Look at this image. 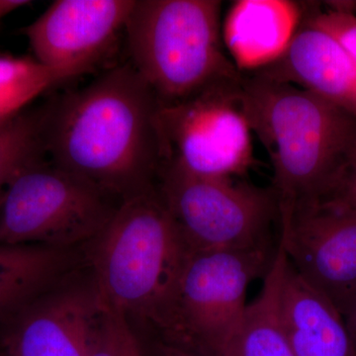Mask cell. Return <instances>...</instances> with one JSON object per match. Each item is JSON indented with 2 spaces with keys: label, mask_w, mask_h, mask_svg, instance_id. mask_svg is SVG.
Wrapping results in <instances>:
<instances>
[{
  "label": "cell",
  "mask_w": 356,
  "mask_h": 356,
  "mask_svg": "<svg viewBox=\"0 0 356 356\" xmlns=\"http://www.w3.org/2000/svg\"><path fill=\"white\" fill-rule=\"evenodd\" d=\"M311 91L356 116V64L330 33L304 17L280 58L250 72Z\"/></svg>",
  "instance_id": "cell-12"
},
{
  "label": "cell",
  "mask_w": 356,
  "mask_h": 356,
  "mask_svg": "<svg viewBox=\"0 0 356 356\" xmlns=\"http://www.w3.org/2000/svg\"><path fill=\"white\" fill-rule=\"evenodd\" d=\"M323 201H332L356 208V156L337 188Z\"/></svg>",
  "instance_id": "cell-21"
},
{
  "label": "cell",
  "mask_w": 356,
  "mask_h": 356,
  "mask_svg": "<svg viewBox=\"0 0 356 356\" xmlns=\"http://www.w3.org/2000/svg\"><path fill=\"white\" fill-rule=\"evenodd\" d=\"M159 356H210L193 348L163 341L159 344Z\"/></svg>",
  "instance_id": "cell-22"
},
{
  "label": "cell",
  "mask_w": 356,
  "mask_h": 356,
  "mask_svg": "<svg viewBox=\"0 0 356 356\" xmlns=\"http://www.w3.org/2000/svg\"><path fill=\"white\" fill-rule=\"evenodd\" d=\"M305 19L334 37L356 64V14L323 10L320 2H307Z\"/></svg>",
  "instance_id": "cell-20"
},
{
  "label": "cell",
  "mask_w": 356,
  "mask_h": 356,
  "mask_svg": "<svg viewBox=\"0 0 356 356\" xmlns=\"http://www.w3.org/2000/svg\"><path fill=\"white\" fill-rule=\"evenodd\" d=\"M127 356H145L140 348L139 341L132 331L128 336L127 341Z\"/></svg>",
  "instance_id": "cell-25"
},
{
  "label": "cell",
  "mask_w": 356,
  "mask_h": 356,
  "mask_svg": "<svg viewBox=\"0 0 356 356\" xmlns=\"http://www.w3.org/2000/svg\"><path fill=\"white\" fill-rule=\"evenodd\" d=\"M46 112V104L23 110L0 125V196L18 175L44 161Z\"/></svg>",
  "instance_id": "cell-17"
},
{
  "label": "cell",
  "mask_w": 356,
  "mask_h": 356,
  "mask_svg": "<svg viewBox=\"0 0 356 356\" xmlns=\"http://www.w3.org/2000/svg\"><path fill=\"white\" fill-rule=\"evenodd\" d=\"M69 250L39 245H0V323L10 322L43 296L70 266Z\"/></svg>",
  "instance_id": "cell-15"
},
{
  "label": "cell",
  "mask_w": 356,
  "mask_h": 356,
  "mask_svg": "<svg viewBox=\"0 0 356 356\" xmlns=\"http://www.w3.org/2000/svg\"><path fill=\"white\" fill-rule=\"evenodd\" d=\"M243 76L179 102L161 103L158 126L163 163L201 177L240 178L248 172L254 154L243 105Z\"/></svg>",
  "instance_id": "cell-8"
},
{
  "label": "cell",
  "mask_w": 356,
  "mask_h": 356,
  "mask_svg": "<svg viewBox=\"0 0 356 356\" xmlns=\"http://www.w3.org/2000/svg\"><path fill=\"white\" fill-rule=\"evenodd\" d=\"M287 264L284 241L280 236L261 292L248 305L233 356H294L283 330L280 312Z\"/></svg>",
  "instance_id": "cell-16"
},
{
  "label": "cell",
  "mask_w": 356,
  "mask_h": 356,
  "mask_svg": "<svg viewBox=\"0 0 356 356\" xmlns=\"http://www.w3.org/2000/svg\"><path fill=\"white\" fill-rule=\"evenodd\" d=\"M105 307L95 287L41 296L10 321L9 356H88Z\"/></svg>",
  "instance_id": "cell-11"
},
{
  "label": "cell",
  "mask_w": 356,
  "mask_h": 356,
  "mask_svg": "<svg viewBox=\"0 0 356 356\" xmlns=\"http://www.w3.org/2000/svg\"><path fill=\"white\" fill-rule=\"evenodd\" d=\"M90 254L95 287L107 308L172 327L189 252L156 188L122 201Z\"/></svg>",
  "instance_id": "cell-3"
},
{
  "label": "cell",
  "mask_w": 356,
  "mask_h": 356,
  "mask_svg": "<svg viewBox=\"0 0 356 356\" xmlns=\"http://www.w3.org/2000/svg\"><path fill=\"white\" fill-rule=\"evenodd\" d=\"M156 187L189 254L273 243L271 231L280 224V208L271 186L238 178L196 177L165 163Z\"/></svg>",
  "instance_id": "cell-5"
},
{
  "label": "cell",
  "mask_w": 356,
  "mask_h": 356,
  "mask_svg": "<svg viewBox=\"0 0 356 356\" xmlns=\"http://www.w3.org/2000/svg\"><path fill=\"white\" fill-rule=\"evenodd\" d=\"M291 266L346 315L356 297V208L332 201L281 213Z\"/></svg>",
  "instance_id": "cell-9"
},
{
  "label": "cell",
  "mask_w": 356,
  "mask_h": 356,
  "mask_svg": "<svg viewBox=\"0 0 356 356\" xmlns=\"http://www.w3.org/2000/svg\"><path fill=\"white\" fill-rule=\"evenodd\" d=\"M283 330L294 356H356L346 321L288 261L280 301Z\"/></svg>",
  "instance_id": "cell-14"
},
{
  "label": "cell",
  "mask_w": 356,
  "mask_h": 356,
  "mask_svg": "<svg viewBox=\"0 0 356 356\" xmlns=\"http://www.w3.org/2000/svg\"><path fill=\"white\" fill-rule=\"evenodd\" d=\"M343 318L356 348V297L350 304V308L346 311Z\"/></svg>",
  "instance_id": "cell-24"
},
{
  "label": "cell",
  "mask_w": 356,
  "mask_h": 356,
  "mask_svg": "<svg viewBox=\"0 0 356 356\" xmlns=\"http://www.w3.org/2000/svg\"><path fill=\"white\" fill-rule=\"evenodd\" d=\"M0 356H9V355H7L6 353H1V355H0Z\"/></svg>",
  "instance_id": "cell-27"
},
{
  "label": "cell",
  "mask_w": 356,
  "mask_h": 356,
  "mask_svg": "<svg viewBox=\"0 0 356 356\" xmlns=\"http://www.w3.org/2000/svg\"><path fill=\"white\" fill-rule=\"evenodd\" d=\"M243 74V109L270 156L280 213L329 197L356 156V116L306 89Z\"/></svg>",
  "instance_id": "cell-2"
},
{
  "label": "cell",
  "mask_w": 356,
  "mask_h": 356,
  "mask_svg": "<svg viewBox=\"0 0 356 356\" xmlns=\"http://www.w3.org/2000/svg\"><path fill=\"white\" fill-rule=\"evenodd\" d=\"M278 242V241H277ZM277 245L189 254L166 343L210 356H233L250 283L264 277Z\"/></svg>",
  "instance_id": "cell-6"
},
{
  "label": "cell",
  "mask_w": 356,
  "mask_h": 356,
  "mask_svg": "<svg viewBox=\"0 0 356 356\" xmlns=\"http://www.w3.org/2000/svg\"><path fill=\"white\" fill-rule=\"evenodd\" d=\"M121 201L46 161L7 186L0 205V245H39L70 250L91 242Z\"/></svg>",
  "instance_id": "cell-7"
},
{
  "label": "cell",
  "mask_w": 356,
  "mask_h": 356,
  "mask_svg": "<svg viewBox=\"0 0 356 356\" xmlns=\"http://www.w3.org/2000/svg\"><path fill=\"white\" fill-rule=\"evenodd\" d=\"M136 0H58L23 29L35 60L67 79L95 72L125 32Z\"/></svg>",
  "instance_id": "cell-10"
},
{
  "label": "cell",
  "mask_w": 356,
  "mask_h": 356,
  "mask_svg": "<svg viewBox=\"0 0 356 356\" xmlns=\"http://www.w3.org/2000/svg\"><path fill=\"white\" fill-rule=\"evenodd\" d=\"M67 77L31 58L0 57V123L21 113L44 91Z\"/></svg>",
  "instance_id": "cell-18"
},
{
  "label": "cell",
  "mask_w": 356,
  "mask_h": 356,
  "mask_svg": "<svg viewBox=\"0 0 356 356\" xmlns=\"http://www.w3.org/2000/svg\"><path fill=\"white\" fill-rule=\"evenodd\" d=\"M29 4H31V2L25 1V0H0V20L8 14L13 13V11L17 10L20 7L29 6Z\"/></svg>",
  "instance_id": "cell-23"
},
{
  "label": "cell",
  "mask_w": 356,
  "mask_h": 356,
  "mask_svg": "<svg viewBox=\"0 0 356 356\" xmlns=\"http://www.w3.org/2000/svg\"><path fill=\"white\" fill-rule=\"evenodd\" d=\"M220 0H136L126 23L130 64L161 104L243 76L224 51Z\"/></svg>",
  "instance_id": "cell-4"
},
{
  "label": "cell",
  "mask_w": 356,
  "mask_h": 356,
  "mask_svg": "<svg viewBox=\"0 0 356 356\" xmlns=\"http://www.w3.org/2000/svg\"><path fill=\"white\" fill-rule=\"evenodd\" d=\"M105 307L102 324L98 327L88 356H127V341L130 325L127 318Z\"/></svg>",
  "instance_id": "cell-19"
},
{
  "label": "cell",
  "mask_w": 356,
  "mask_h": 356,
  "mask_svg": "<svg viewBox=\"0 0 356 356\" xmlns=\"http://www.w3.org/2000/svg\"><path fill=\"white\" fill-rule=\"evenodd\" d=\"M2 197H3V194H2L1 196H0V205H1V202H2Z\"/></svg>",
  "instance_id": "cell-26"
},
{
  "label": "cell",
  "mask_w": 356,
  "mask_h": 356,
  "mask_svg": "<svg viewBox=\"0 0 356 356\" xmlns=\"http://www.w3.org/2000/svg\"><path fill=\"white\" fill-rule=\"evenodd\" d=\"M161 102L130 62L46 104L50 163L119 201L156 188L163 163Z\"/></svg>",
  "instance_id": "cell-1"
},
{
  "label": "cell",
  "mask_w": 356,
  "mask_h": 356,
  "mask_svg": "<svg viewBox=\"0 0 356 356\" xmlns=\"http://www.w3.org/2000/svg\"><path fill=\"white\" fill-rule=\"evenodd\" d=\"M3 123H4V122H3ZM3 123H0V125H1V124H3Z\"/></svg>",
  "instance_id": "cell-28"
},
{
  "label": "cell",
  "mask_w": 356,
  "mask_h": 356,
  "mask_svg": "<svg viewBox=\"0 0 356 356\" xmlns=\"http://www.w3.org/2000/svg\"><path fill=\"white\" fill-rule=\"evenodd\" d=\"M304 17L305 2L238 0L222 22V43L236 69L250 74L283 55Z\"/></svg>",
  "instance_id": "cell-13"
}]
</instances>
